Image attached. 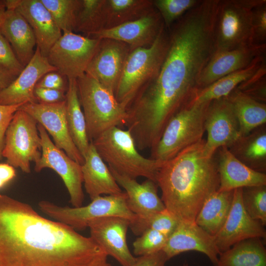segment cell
<instances>
[{
  "instance_id": "6da1fadb",
  "label": "cell",
  "mask_w": 266,
  "mask_h": 266,
  "mask_svg": "<svg viewBox=\"0 0 266 266\" xmlns=\"http://www.w3.org/2000/svg\"><path fill=\"white\" fill-rule=\"evenodd\" d=\"M102 252L90 237L0 194V266H89Z\"/></svg>"
},
{
  "instance_id": "7a4b0ae2",
  "label": "cell",
  "mask_w": 266,
  "mask_h": 266,
  "mask_svg": "<svg viewBox=\"0 0 266 266\" xmlns=\"http://www.w3.org/2000/svg\"><path fill=\"white\" fill-rule=\"evenodd\" d=\"M202 139L165 162L156 183L166 209L180 221L195 222L205 200L219 188L215 154L208 157Z\"/></svg>"
},
{
  "instance_id": "3957f363",
  "label": "cell",
  "mask_w": 266,
  "mask_h": 266,
  "mask_svg": "<svg viewBox=\"0 0 266 266\" xmlns=\"http://www.w3.org/2000/svg\"><path fill=\"white\" fill-rule=\"evenodd\" d=\"M91 142L109 168L133 179L143 177L156 183L157 173L165 162L140 154L127 129L112 127Z\"/></svg>"
},
{
  "instance_id": "277c9868",
  "label": "cell",
  "mask_w": 266,
  "mask_h": 266,
  "mask_svg": "<svg viewBox=\"0 0 266 266\" xmlns=\"http://www.w3.org/2000/svg\"><path fill=\"white\" fill-rule=\"evenodd\" d=\"M76 81L90 141L112 127L126 126L127 108L117 100L112 92L86 73Z\"/></svg>"
},
{
  "instance_id": "5b68a950",
  "label": "cell",
  "mask_w": 266,
  "mask_h": 266,
  "mask_svg": "<svg viewBox=\"0 0 266 266\" xmlns=\"http://www.w3.org/2000/svg\"><path fill=\"white\" fill-rule=\"evenodd\" d=\"M169 47L165 28L149 47H138L129 53L114 95L127 108L140 89L158 75Z\"/></svg>"
},
{
  "instance_id": "8992f818",
  "label": "cell",
  "mask_w": 266,
  "mask_h": 266,
  "mask_svg": "<svg viewBox=\"0 0 266 266\" xmlns=\"http://www.w3.org/2000/svg\"><path fill=\"white\" fill-rule=\"evenodd\" d=\"M210 101L188 103L169 121L150 159L165 162L202 139L206 111Z\"/></svg>"
},
{
  "instance_id": "52a82bcc",
  "label": "cell",
  "mask_w": 266,
  "mask_h": 266,
  "mask_svg": "<svg viewBox=\"0 0 266 266\" xmlns=\"http://www.w3.org/2000/svg\"><path fill=\"white\" fill-rule=\"evenodd\" d=\"M263 0H219L214 26L215 52L253 43V9Z\"/></svg>"
},
{
  "instance_id": "ba28073f",
  "label": "cell",
  "mask_w": 266,
  "mask_h": 266,
  "mask_svg": "<svg viewBox=\"0 0 266 266\" xmlns=\"http://www.w3.org/2000/svg\"><path fill=\"white\" fill-rule=\"evenodd\" d=\"M38 206L43 213L55 221L76 231L84 230L92 221L105 217L126 218L131 222L130 227L137 220L128 207L127 195L124 192L119 195L98 197L84 206H61L46 200L39 201Z\"/></svg>"
},
{
  "instance_id": "9c48e42d",
  "label": "cell",
  "mask_w": 266,
  "mask_h": 266,
  "mask_svg": "<svg viewBox=\"0 0 266 266\" xmlns=\"http://www.w3.org/2000/svg\"><path fill=\"white\" fill-rule=\"evenodd\" d=\"M41 140L37 122L19 109L14 114L6 130L2 157L14 168L31 172V163L41 157Z\"/></svg>"
},
{
  "instance_id": "30bf717a",
  "label": "cell",
  "mask_w": 266,
  "mask_h": 266,
  "mask_svg": "<svg viewBox=\"0 0 266 266\" xmlns=\"http://www.w3.org/2000/svg\"><path fill=\"white\" fill-rule=\"evenodd\" d=\"M100 40L72 32H64L50 49L47 58L67 79H77L85 73Z\"/></svg>"
},
{
  "instance_id": "8fae6325",
  "label": "cell",
  "mask_w": 266,
  "mask_h": 266,
  "mask_svg": "<svg viewBox=\"0 0 266 266\" xmlns=\"http://www.w3.org/2000/svg\"><path fill=\"white\" fill-rule=\"evenodd\" d=\"M37 129L42 152L40 158L35 162V171L38 172L45 168L54 170L63 180L73 207L82 206L84 195L82 165L58 148L51 140L46 130L38 123Z\"/></svg>"
},
{
  "instance_id": "7c38bea8",
  "label": "cell",
  "mask_w": 266,
  "mask_h": 266,
  "mask_svg": "<svg viewBox=\"0 0 266 266\" xmlns=\"http://www.w3.org/2000/svg\"><path fill=\"white\" fill-rule=\"evenodd\" d=\"M109 168L118 184L125 190L128 207L137 218L136 222L130 228L134 234L139 236L146 230L148 220L154 214L166 208L158 196V186L156 183L148 179L139 183L136 179Z\"/></svg>"
},
{
  "instance_id": "4fadbf2b",
  "label": "cell",
  "mask_w": 266,
  "mask_h": 266,
  "mask_svg": "<svg viewBox=\"0 0 266 266\" xmlns=\"http://www.w3.org/2000/svg\"><path fill=\"white\" fill-rule=\"evenodd\" d=\"M20 109L41 125L52 137L55 145L81 165L84 159L70 136L66 117V100L55 103L28 102Z\"/></svg>"
},
{
  "instance_id": "5bb4252c",
  "label": "cell",
  "mask_w": 266,
  "mask_h": 266,
  "mask_svg": "<svg viewBox=\"0 0 266 266\" xmlns=\"http://www.w3.org/2000/svg\"><path fill=\"white\" fill-rule=\"evenodd\" d=\"M205 130L207 136L204 151L208 157H213L220 147H229L240 136L238 120L227 97L210 101Z\"/></svg>"
},
{
  "instance_id": "9a60e30c",
  "label": "cell",
  "mask_w": 266,
  "mask_h": 266,
  "mask_svg": "<svg viewBox=\"0 0 266 266\" xmlns=\"http://www.w3.org/2000/svg\"><path fill=\"white\" fill-rule=\"evenodd\" d=\"M131 222L124 218L109 216L90 222V237L108 256L122 266H131L136 261L127 245V233Z\"/></svg>"
},
{
  "instance_id": "2e32d148",
  "label": "cell",
  "mask_w": 266,
  "mask_h": 266,
  "mask_svg": "<svg viewBox=\"0 0 266 266\" xmlns=\"http://www.w3.org/2000/svg\"><path fill=\"white\" fill-rule=\"evenodd\" d=\"M98 48L85 73L115 94L130 46L118 40L100 39Z\"/></svg>"
},
{
  "instance_id": "e0dca14e",
  "label": "cell",
  "mask_w": 266,
  "mask_h": 266,
  "mask_svg": "<svg viewBox=\"0 0 266 266\" xmlns=\"http://www.w3.org/2000/svg\"><path fill=\"white\" fill-rule=\"evenodd\" d=\"M242 188L234 190L231 209L223 227L214 236L220 253L234 244L251 238L266 240V231L261 222L245 211L241 200Z\"/></svg>"
},
{
  "instance_id": "ac0fdd59",
  "label": "cell",
  "mask_w": 266,
  "mask_h": 266,
  "mask_svg": "<svg viewBox=\"0 0 266 266\" xmlns=\"http://www.w3.org/2000/svg\"><path fill=\"white\" fill-rule=\"evenodd\" d=\"M165 28L161 16L155 8L137 20L100 30L88 37L122 41L128 44L132 51L150 46Z\"/></svg>"
},
{
  "instance_id": "d6986e66",
  "label": "cell",
  "mask_w": 266,
  "mask_h": 266,
  "mask_svg": "<svg viewBox=\"0 0 266 266\" xmlns=\"http://www.w3.org/2000/svg\"><path fill=\"white\" fill-rule=\"evenodd\" d=\"M266 44H251L234 49L214 52L200 73L197 90L249 66L257 58L266 55Z\"/></svg>"
},
{
  "instance_id": "ffe728a7",
  "label": "cell",
  "mask_w": 266,
  "mask_h": 266,
  "mask_svg": "<svg viewBox=\"0 0 266 266\" xmlns=\"http://www.w3.org/2000/svg\"><path fill=\"white\" fill-rule=\"evenodd\" d=\"M2 2L6 9L17 10L27 20L34 34L36 47L47 57L62 33L41 0H6Z\"/></svg>"
},
{
  "instance_id": "44dd1931",
  "label": "cell",
  "mask_w": 266,
  "mask_h": 266,
  "mask_svg": "<svg viewBox=\"0 0 266 266\" xmlns=\"http://www.w3.org/2000/svg\"><path fill=\"white\" fill-rule=\"evenodd\" d=\"M168 261L183 252L195 251L204 254L214 265L220 254L215 237L210 235L195 222H179L168 237L162 250Z\"/></svg>"
},
{
  "instance_id": "7402d4cb",
  "label": "cell",
  "mask_w": 266,
  "mask_h": 266,
  "mask_svg": "<svg viewBox=\"0 0 266 266\" xmlns=\"http://www.w3.org/2000/svg\"><path fill=\"white\" fill-rule=\"evenodd\" d=\"M52 71L57 70L36 47L30 62L10 84L0 91V104L37 102L34 95L35 87L43 75Z\"/></svg>"
},
{
  "instance_id": "603a6c76",
  "label": "cell",
  "mask_w": 266,
  "mask_h": 266,
  "mask_svg": "<svg viewBox=\"0 0 266 266\" xmlns=\"http://www.w3.org/2000/svg\"><path fill=\"white\" fill-rule=\"evenodd\" d=\"M215 157L219 178V191H233L266 185V174L249 168L236 159L226 146L217 149Z\"/></svg>"
},
{
  "instance_id": "cb8c5ba5",
  "label": "cell",
  "mask_w": 266,
  "mask_h": 266,
  "mask_svg": "<svg viewBox=\"0 0 266 266\" xmlns=\"http://www.w3.org/2000/svg\"><path fill=\"white\" fill-rule=\"evenodd\" d=\"M84 158L83 183L91 200L102 195H115L123 192L91 141Z\"/></svg>"
},
{
  "instance_id": "d4e9b609",
  "label": "cell",
  "mask_w": 266,
  "mask_h": 266,
  "mask_svg": "<svg viewBox=\"0 0 266 266\" xmlns=\"http://www.w3.org/2000/svg\"><path fill=\"white\" fill-rule=\"evenodd\" d=\"M2 34L19 62L25 67L33 58L36 45L33 30L24 17L15 9H6L0 25Z\"/></svg>"
},
{
  "instance_id": "484cf974",
  "label": "cell",
  "mask_w": 266,
  "mask_h": 266,
  "mask_svg": "<svg viewBox=\"0 0 266 266\" xmlns=\"http://www.w3.org/2000/svg\"><path fill=\"white\" fill-rule=\"evenodd\" d=\"M239 161L256 171L266 172V125L240 136L228 147Z\"/></svg>"
},
{
  "instance_id": "4316f807",
  "label": "cell",
  "mask_w": 266,
  "mask_h": 266,
  "mask_svg": "<svg viewBox=\"0 0 266 266\" xmlns=\"http://www.w3.org/2000/svg\"><path fill=\"white\" fill-rule=\"evenodd\" d=\"M233 191L218 190L204 201L196 217V224L215 236L223 227L232 206Z\"/></svg>"
},
{
  "instance_id": "83f0119b",
  "label": "cell",
  "mask_w": 266,
  "mask_h": 266,
  "mask_svg": "<svg viewBox=\"0 0 266 266\" xmlns=\"http://www.w3.org/2000/svg\"><path fill=\"white\" fill-rule=\"evenodd\" d=\"M266 62V55L257 58L244 68L230 73L209 86L197 90L188 103H202L226 97L237 87L252 77Z\"/></svg>"
},
{
  "instance_id": "f1b7e54d",
  "label": "cell",
  "mask_w": 266,
  "mask_h": 266,
  "mask_svg": "<svg viewBox=\"0 0 266 266\" xmlns=\"http://www.w3.org/2000/svg\"><path fill=\"white\" fill-rule=\"evenodd\" d=\"M260 238L240 241L220 253L214 266H266V249Z\"/></svg>"
},
{
  "instance_id": "f546056e",
  "label": "cell",
  "mask_w": 266,
  "mask_h": 266,
  "mask_svg": "<svg viewBox=\"0 0 266 266\" xmlns=\"http://www.w3.org/2000/svg\"><path fill=\"white\" fill-rule=\"evenodd\" d=\"M67 80L66 94L67 126L74 143L84 158L90 141L88 137L86 121L79 99L76 79H68Z\"/></svg>"
},
{
  "instance_id": "4dcf8cb0",
  "label": "cell",
  "mask_w": 266,
  "mask_h": 266,
  "mask_svg": "<svg viewBox=\"0 0 266 266\" xmlns=\"http://www.w3.org/2000/svg\"><path fill=\"white\" fill-rule=\"evenodd\" d=\"M227 97L237 118L240 136L266 124V103L254 100L237 89Z\"/></svg>"
},
{
  "instance_id": "1f68e13d",
  "label": "cell",
  "mask_w": 266,
  "mask_h": 266,
  "mask_svg": "<svg viewBox=\"0 0 266 266\" xmlns=\"http://www.w3.org/2000/svg\"><path fill=\"white\" fill-rule=\"evenodd\" d=\"M155 8L151 0H104L103 30L137 20Z\"/></svg>"
},
{
  "instance_id": "d6a6232c",
  "label": "cell",
  "mask_w": 266,
  "mask_h": 266,
  "mask_svg": "<svg viewBox=\"0 0 266 266\" xmlns=\"http://www.w3.org/2000/svg\"><path fill=\"white\" fill-rule=\"evenodd\" d=\"M104 0H80L74 31L89 36L103 29Z\"/></svg>"
},
{
  "instance_id": "836d02e7",
  "label": "cell",
  "mask_w": 266,
  "mask_h": 266,
  "mask_svg": "<svg viewBox=\"0 0 266 266\" xmlns=\"http://www.w3.org/2000/svg\"><path fill=\"white\" fill-rule=\"evenodd\" d=\"M55 22L64 32L74 31L80 0H41Z\"/></svg>"
},
{
  "instance_id": "e575fe53",
  "label": "cell",
  "mask_w": 266,
  "mask_h": 266,
  "mask_svg": "<svg viewBox=\"0 0 266 266\" xmlns=\"http://www.w3.org/2000/svg\"><path fill=\"white\" fill-rule=\"evenodd\" d=\"M243 206L253 219L266 225V185L242 188Z\"/></svg>"
},
{
  "instance_id": "d590c367",
  "label": "cell",
  "mask_w": 266,
  "mask_h": 266,
  "mask_svg": "<svg viewBox=\"0 0 266 266\" xmlns=\"http://www.w3.org/2000/svg\"><path fill=\"white\" fill-rule=\"evenodd\" d=\"M200 0H154V5L159 12L164 25L168 29L171 25Z\"/></svg>"
},
{
  "instance_id": "8d00e7d4",
  "label": "cell",
  "mask_w": 266,
  "mask_h": 266,
  "mask_svg": "<svg viewBox=\"0 0 266 266\" xmlns=\"http://www.w3.org/2000/svg\"><path fill=\"white\" fill-rule=\"evenodd\" d=\"M167 238L159 232L148 228L133 242V253L139 257L162 251Z\"/></svg>"
},
{
  "instance_id": "74e56055",
  "label": "cell",
  "mask_w": 266,
  "mask_h": 266,
  "mask_svg": "<svg viewBox=\"0 0 266 266\" xmlns=\"http://www.w3.org/2000/svg\"><path fill=\"white\" fill-rule=\"evenodd\" d=\"M260 102H266V64L264 63L250 78L236 88Z\"/></svg>"
},
{
  "instance_id": "f35d334b",
  "label": "cell",
  "mask_w": 266,
  "mask_h": 266,
  "mask_svg": "<svg viewBox=\"0 0 266 266\" xmlns=\"http://www.w3.org/2000/svg\"><path fill=\"white\" fill-rule=\"evenodd\" d=\"M179 222L173 214L165 208L154 214L148 220L146 229H153L168 238L175 231Z\"/></svg>"
},
{
  "instance_id": "ab89813d",
  "label": "cell",
  "mask_w": 266,
  "mask_h": 266,
  "mask_svg": "<svg viewBox=\"0 0 266 266\" xmlns=\"http://www.w3.org/2000/svg\"><path fill=\"white\" fill-rule=\"evenodd\" d=\"M252 26L254 44H266V0L253 9Z\"/></svg>"
},
{
  "instance_id": "60d3db41",
  "label": "cell",
  "mask_w": 266,
  "mask_h": 266,
  "mask_svg": "<svg viewBox=\"0 0 266 266\" xmlns=\"http://www.w3.org/2000/svg\"><path fill=\"white\" fill-rule=\"evenodd\" d=\"M0 66L17 76L24 68L17 58L9 43L2 34L0 28Z\"/></svg>"
},
{
  "instance_id": "b9f144b4",
  "label": "cell",
  "mask_w": 266,
  "mask_h": 266,
  "mask_svg": "<svg viewBox=\"0 0 266 266\" xmlns=\"http://www.w3.org/2000/svg\"><path fill=\"white\" fill-rule=\"evenodd\" d=\"M25 103L13 105L0 104V159L2 157V152L4 146L5 135L8 126L15 113Z\"/></svg>"
},
{
  "instance_id": "7bdbcfd3",
  "label": "cell",
  "mask_w": 266,
  "mask_h": 266,
  "mask_svg": "<svg viewBox=\"0 0 266 266\" xmlns=\"http://www.w3.org/2000/svg\"><path fill=\"white\" fill-rule=\"evenodd\" d=\"M58 71L49 72L38 81L35 87L61 90L66 91L68 80Z\"/></svg>"
},
{
  "instance_id": "ee69618b",
  "label": "cell",
  "mask_w": 266,
  "mask_h": 266,
  "mask_svg": "<svg viewBox=\"0 0 266 266\" xmlns=\"http://www.w3.org/2000/svg\"><path fill=\"white\" fill-rule=\"evenodd\" d=\"M66 91L35 87L34 96L38 102L55 103L66 100Z\"/></svg>"
},
{
  "instance_id": "f6af8a7d",
  "label": "cell",
  "mask_w": 266,
  "mask_h": 266,
  "mask_svg": "<svg viewBox=\"0 0 266 266\" xmlns=\"http://www.w3.org/2000/svg\"><path fill=\"white\" fill-rule=\"evenodd\" d=\"M168 260L163 251L157 253L139 256L131 266H165Z\"/></svg>"
},
{
  "instance_id": "bcb514c9",
  "label": "cell",
  "mask_w": 266,
  "mask_h": 266,
  "mask_svg": "<svg viewBox=\"0 0 266 266\" xmlns=\"http://www.w3.org/2000/svg\"><path fill=\"white\" fill-rule=\"evenodd\" d=\"M16 176L15 168L8 163L0 164V189L11 181Z\"/></svg>"
},
{
  "instance_id": "7dc6e473",
  "label": "cell",
  "mask_w": 266,
  "mask_h": 266,
  "mask_svg": "<svg viewBox=\"0 0 266 266\" xmlns=\"http://www.w3.org/2000/svg\"><path fill=\"white\" fill-rule=\"evenodd\" d=\"M17 76L0 66V91L10 84Z\"/></svg>"
},
{
  "instance_id": "c3c4849f",
  "label": "cell",
  "mask_w": 266,
  "mask_h": 266,
  "mask_svg": "<svg viewBox=\"0 0 266 266\" xmlns=\"http://www.w3.org/2000/svg\"><path fill=\"white\" fill-rule=\"evenodd\" d=\"M107 258L108 255L102 252L94 259L89 266H111Z\"/></svg>"
},
{
  "instance_id": "681fc988",
  "label": "cell",
  "mask_w": 266,
  "mask_h": 266,
  "mask_svg": "<svg viewBox=\"0 0 266 266\" xmlns=\"http://www.w3.org/2000/svg\"><path fill=\"white\" fill-rule=\"evenodd\" d=\"M6 9L2 1H0V25H1L5 14Z\"/></svg>"
},
{
  "instance_id": "f907efd6",
  "label": "cell",
  "mask_w": 266,
  "mask_h": 266,
  "mask_svg": "<svg viewBox=\"0 0 266 266\" xmlns=\"http://www.w3.org/2000/svg\"><path fill=\"white\" fill-rule=\"evenodd\" d=\"M181 266H189L188 264H184L183 265H182Z\"/></svg>"
}]
</instances>
